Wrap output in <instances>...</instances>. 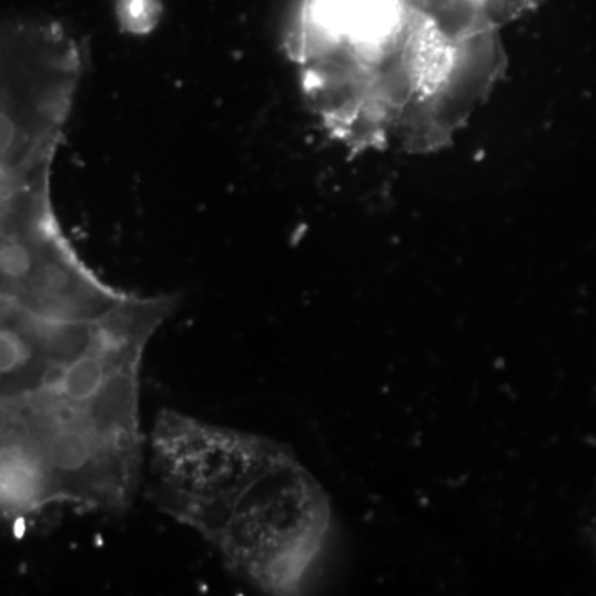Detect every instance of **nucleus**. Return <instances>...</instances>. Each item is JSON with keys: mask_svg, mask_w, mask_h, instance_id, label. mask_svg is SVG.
<instances>
[{"mask_svg": "<svg viewBox=\"0 0 596 596\" xmlns=\"http://www.w3.org/2000/svg\"><path fill=\"white\" fill-rule=\"evenodd\" d=\"M174 305L131 294L83 315L0 295V454L49 479L110 447L137 417L144 350Z\"/></svg>", "mask_w": 596, "mask_h": 596, "instance_id": "1", "label": "nucleus"}, {"mask_svg": "<svg viewBox=\"0 0 596 596\" xmlns=\"http://www.w3.org/2000/svg\"><path fill=\"white\" fill-rule=\"evenodd\" d=\"M285 444L163 410L150 440L158 507L211 542L248 484Z\"/></svg>", "mask_w": 596, "mask_h": 596, "instance_id": "3", "label": "nucleus"}, {"mask_svg": "<svg viewBox=\"0 0 596 596\" xmlns=\"http://www.w3.org/2000/svg\"><path fill=\"white\" fill-rule=\"evenodd\" d=\"M588 535H590L592 547H594L596 554V514L595 517L592 518L590 527H588Z\"/></svg>", "mask_w": 596, "mask_h": 596, "instance_id": "4", "label": "nucleus"}, {"mask_svg": "<svg viewBox=\"0 0 596 596\" xmlns=\"http://www.w3.org/2000/svg\"><path fill=\"white\" fill-rule=\"evenodd\" d=\"M332 505L287 446L229 508L211 544L225 567L271 595H294L322 554Z\"/></svg>", "mask_w": 596, "mask_h": 596, "instance_id": "2", "label": "nucleus"}]
</instances>
